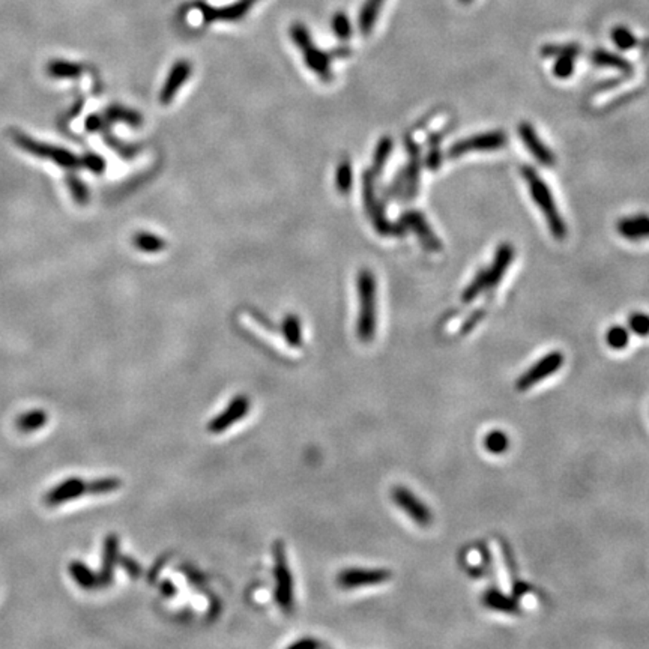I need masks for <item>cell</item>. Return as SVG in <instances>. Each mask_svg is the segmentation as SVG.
<instances>
[{
	"instance_id": "6da1fadb",
	"label": "cell",
	"mask_w": 649,
	"mask_h": 649,
	"mask_svg": "<svg viewBox=\"0 0 649 649\" xmlns=\"http://www.w3.org/2000/svg\"><path fill=\"white\" fill-rule=\"evenodd\" d=\"M359 299V313L356 322V335L359 341H373L377 328V286L372 271H359L356 278Z\"/></svg>"
},
{
	"instance_id": "7a4b0ae2",
	"label": "cell",
	"mask_w": 649,
	"mask_h": 649,
	"mask_svg": "<svg viewBox=\"0 0 649 649\" xmlns=\"http://www.w3.org/2000/svg\"><path fill=\"white\" fill-rule=\"evenodd\" d=\"M521 176H523L528 185L532 200L535 202L538 210L542 212L544 218H546L550 233L559 241L566 238V223L564 222L558 206H556L554 197L549 188V185L544 182V179L537 173V170L530 166L521 167Z\"/></svg>"
},
{
	"instance_id": "3957f363",
	"label": "cell",
	"mask_w": 649,
	"mask_h": 649,
	"mask_svg": "<svg viewBox=\"0 0 649 649\" xmlns=\"http://www.w3.org/2000/svg\"><path fill=\"white\" fill-rule=\"evenodd\" d=\"M274 576H275V600L278 606L286 613L291 615L295 606L293 597V578L291 568L287 565L284 544L281 541H275L274 549Z\"/></svg>"
},
{
	"instance_id": "277c9868",
	"label": "cell",
	"mask_w": 649,
	"mask_h": 649,
	"mask_svg": "<svg viewBox=\"0 0 649 649\" xmlns=\"http://www.w3.org/2000/svg\"><path fill=\"white\" fill-rule=\"evenodd\" d=\"M291 37L296 47L304 53L305 65L311 69L313 73L317 74L323 80L331 78V63L327 53L320 51L311 41L308 29L303 23H295L291 28Z\"/></svg>"
},
{
	"instance_id": "5b68a950",
	"label": "cell",
	"mask_w": 649,
	"mask_h": 649,
	"mask_svg": "<svg viewBox=\"0 0 649 649\" xmlns=\"http://www.w3.org/2000/svg\"><path fill=\"white\" fill-rule=\"evenodd\" d=\"M375 179L376 175L372 170H367L363 176V195H364V205H365V211L372 219V223L376 229L377 233L380 235H403L404 231L403 229L397 224L394 226L391 222H388L384 205H382L376 195L375 190Z\"/></svg>"
},
{
	"instance_id": "8992f818",
	"label": "cell",
	"mask_w": 649,
	"mask_h": 649,
	"mask_svg": "<svg viewBox=\"0 0 649 649\" xmlns=\"http://www.w3.org/2000/svg\"><path fill=\"white\" fill-rule=\"evenodd\" d=\"M14 140L21 149H25L26 152H29L32 155H37V157L44 158V159H50V161L56 162L57 166H62V167H66V169H77L81 164V161L78 159V157L75 154L69 152V150H66L63 147H56V146H51V145L35 142L33 138H30V137H28L25 134H18V133L14 134Z\"/></svg>"
},
{
	"instance_id": "52a82bcc",
	"label": "cell",
	"mask_w": 649,
	"mask_h": 649,
	"mask_svg": "<svg viewBox=\"0 0 649 649\" xmlns=\"http://www.w3.org/2000/svg\"><path fill=\"white\" fill-rule=\"evenodd\" d=\"M508 143V135L504 131H489L475 134L451 145L448 149L449 158H459L468 152H478V150H497L505 147Z\"/></svg>"
},
{
	"instance_id": "ba28073f",
	"label": "cell",
	"mask_w": 649,
	"mask_h": 649,
	"mask_svg": "<svg viewBox=\"0 0 649 649\" xmlns=\"http://www.w3.org/2000/svg\"><path fill=\"white\" fill-rule=\"evenodd\" d=\"M564 365V355L561 352H550L546 356H542L540 361H537L530 368L521 375L516 382L517 391H528L532 387H535L538 382L547 379L549 376L554 375L558 370Z\"/></svg>"
},
{
	"instance_id": "9c48e42d",
	"label": "cell",
	"mask_w": 649,
	"mask_h": 649,
	"mask_svg": "<svg viewBox=\"0 0 649 649\" xmlns=\"http://www.w3.org/2000/svg\"><path fill=\"white\" fill-rule=\"evenodd\" d=\"M399 226L403 229V231L409 230L412 231V233H415L425 250L433 251V253L442 250V242H440L439 236L435 233L432 226L428 224L427 218L424 217L423 212L420 211L404 212L400 218Z\"/></svg>"
},
{
	"instance_id": "30bf717a",
	"label": "cell",
	"mask_w": 649,
	"mask_h": 649,
	"mask_svg": "<svg viewBox=\"0 0 649 649\" xmlns=\"http://www.w3.org/2000/svg\"><path fill=\"white\" fill-rule=\"evenodd\" d=\"M391 497H392L394 504H396L399 508H401L416 525L428 526L433 521V516H432L430 509H428V507L421 499H418V497H416L409 489H406V487L403 485L392 487Z\"/></svg>"
},
{
	"instance_id": "8fae6325",
	"label": "cell",
	"mask_w": 649,
	"mask_h": 649,
	"mask_svg": "<svg viewBox=\"0 0 649 649\" xmlns=\"http://www.w3.org/2000/svg\"><path fill=\"white\" fill-rule=\"evenodd\" d=\"M392 573L385 568H347L337 576V582L344 589H353L359 586H372L388 582Z\"/></svg>"
},
{
	"instance_id": "7c38bea8",
	"label": "cell",
	"mask_w": 649,
	"mask_h": 649,
	"mask_svg": "<svg viewBox=\"0 0 649 649\" xmlns=\"http://www.w3.org/2000/svg\"><path fill=\"white\" fill-rule=\"evenodd\" d=\"M86 495H90V481L73 477L54 485L51 490L45 493L44 504L47 507H57L69 501H75Z\"/></svg>"
},
{
	"instance_id": "4fadbf2b",
	"label": "cell",
	"mask_w": 649,
	"mask_h": 649,
	"mask_svg": "<svg viewBox=\"0 0 649 649\" xmlns=\"http://www.w3.org/2000/svg\"><path fill=\"white\" fill-rule=\"evenodd\" d=\"M248 411H250V399L247 396H236L222 413L217 415L215 418L211 420V423L207 424V430L214 435L223 433L235 423L242 420L243 416L248 413Z\"/></svg>"
},
{
	"instance_id": "5bb4252c",
	"label": "cell",
	"mask_w": 649,
	"mask_h": 649,
	"mask_svg": "<svg viewBox=\"0 0 649 649\" xmlns=\"http://www.w3.org/2000/svg\"><path fill=\"white\" fill-rule=\"evenodd\" d=\"M518 135L521 138V142H523L525 147L532 154V157L540 162V164L546 166V167L554 166V162H556L554 154L546 146V143L541 140L537 130L529 122H521L518 125Z\"/></svg>"
},
{
	"instance_id": "9a60e30c",
	"label": "cell",
	"mask_w": 649,
	"mask_h": 649,
	"mask_svg": "<svg viewBox=\"0 0 649 649\" xmlns=\"http://www.w3.org/2000/svg\"><path fill=\"white\" fill-rule=\"evenodd\" d=\"M406 150H408V166L403 169V175L406 179V199H413L418 193L420 187V175H421V149L418 143L413 142L411 137L404 138Z\"/></svg>"
},
{
	"instance_id": "2e32d148",
	"label": "cell",
	"mask_w": 649,
	"mask_h": 649,
	"mask_svg": "<svg viewBox=\"0 0 649 649\" xmlns=\"http://www.w3.org/2000/svg\"><path fill=\"white\" fill-rule=\"evenodd\" d=\"M259 0H238V2L222 6V8H212V6H202V16L206 23L212 21H236L242 17H245L248 11L256 5Z\"/></svg>"
},
{
	"instance_id": "e0dca14e",
	"label": "cell",
	"mask_w": 649,
	"mask_h": 649,
	"mask_svg": "<svg viewBox=\"0 0 649 649\" xmlns=\"http://www.w3.org/2000/svg\"><path fill=\"white\" fill-rule=\"evenodd\" d=\"M191 75V63L188 61H178L173 68L170 69V74L167 80L164 81V86L161 89L159 94V101L162 104H170L173 98L176 97L178 90L185 85Z\"/></svg>"
},
{
	"instance_id": "ac0fdd59",
	"label": "cell",
	"mask_w": 649,
	"mask_h": 649,
	"mask_svg": "<svg viewBox=\"0 0 649 649\" xmlns=\"http://www.w3.org/2000/svg\"><path fill=\"white\" fill-rule=\"evenodd\" d=\"M119 561V538L114 534L106 537L102 549V566L98 573L101 588L110 586L114 577V566Z\"/></svg>"
},
{
	"instance_id": "d6986e66",
	"label": "cell",
	"mask_w": 649,
	"mask_h": 649,
	"mask_svg": "<svg viewBox=\"0 0 649 649\" xmlns=\"http://www.w3.org/2000/svg\"><path fill=\"white\" fill-rule=\"evenodd\" d=\"M618 233L633 242L649 239V215L636 214L621 218L617 224Z\"/></svg>"
},
{
	"instance_id": "ffe728a7",
	"label": "cell",
	"mask_w": 649,
	"mask_h": 649,
	"mask_svg": "<svg viewBox=\"0 0 649 649\" xmlns=\"http://www.w3.org/2000/svg\"><path fill=\"white\" fill-rule=\"evenodd\" d=\"M514 259V248L511 243H502V245L497 247L495 253V259L492 262V266L487 269V280H489V289L496 287L501 283L504 278L505 272L508 271L509 265H511Z\"/></svg>"
},
{
	"instance_id": "44dd1931",
	"label": "cell",
	"mask_w": 649,
	"mask_h": 649,
	"mask_svg": "<svg viewBox=\"0 0 649 649\" xmlns=\"http://www.w3.org/2000/svg\"><path fill=\"white\" fill-rule=\"evenodd\" d=\"M483 605L492 610L508 613V615H517V613L520 612V606L516 598L509 597L501 593V590L493 589V588L487 589L483 594Z\"/></svg>"
},
{
	"instance_id": "7402d4cb",
	"label": "cell",
	"mask_w": 649,
	"mask_h": 649,
	"mask_svg": "<svg viewBox=\"0 0 649 649\" xmlns=\"http://www.w3.org/2000/svg\"><path fill=\"white\" fill-rule=\"evenodd\" d=\"M68 571L71 574L73 581L85 590H95L99 589V577L95 571H92L90 568L81 561H73L68 565Z\"/></svg>"
},
{
	"instance_id": "603a6c76",
	"label": "cell",
	"mask_w": 649,
	"mask_h": 649,
	"mask_svg": "<svg viewBox=\"0 0 649 649\" xmlns=\"http://www.w3.org/2000/svg\"><path fill=\"white\" fill-rule=\"evenodd\" d=\"M384 2L385 0H365L361 8V13H359V17H358L359 30H361L364 35H368L375 29Z\"/></svg>"
},
{
	"instance_id": "cb8c5ba5",
	"label": "cell",
	"mask_w": 649,
	"mask_h": 649,
	"mask_svg": "<svg viewBox=\"0 0 649 649\" xmlns=\"http://www.w3.org/2000/svg\"><path fill=\"white\" fill-rule=\"evenodd\" d=\"M47 421H49L47 412L41 411V409H35L26 413H21L17 418L16 424L20 432L32 433V432H37L40 430V428H42L45 424H47Z\"/></svg>"
},
{
	"instance_id": "d4e9b609",
	"label": "cell",
	"mask_w": 649,
	"mask_h": 649,
	"mask_svg": "<svg viewBox=\"0 0 649 649\" xmlns=\"http://www.w3.org/2000/svg\"><path fill=\"white\" fill-rule=\"evenodd\" d=\"M590 59H593V63H595L597 66L615 68V69H618V71H622V73H630L631 71V65H630V62L627 59H624L622 56L615 54L612 51H607V50H595V51H593V56H590Z\"/></svg>"
},
{
	"instance_id": "484cf974",
	"label": "cell",
	"mask_w": 649,
	"mask_h": 649,
	"mask_svg": "<svg viewBox=\"0 0 649 649\" xmlns=\"http://www.w3.org/2000/svg\"><path fill=\"white\" fill-rule=\"evenodd\" d=\"M133 242L138 250L147 254H155L166 248V241L158 235L149 233V231H140V233H137Z\"/></svg>"
},
{
	"instance_id": "4316f807",
	"label": "cell",
	"mask_w": 649,
	"mask_h": 649,
	"mask_svg": "<svg viewBox=\"0 0 649 649\" xmlns=\"http://www.w3.org/2000/svg\"><path fill=\"white\" fill-rule=\"evenodd\" d=\"M281 331L289 344L293 347L303 346V328H301V322L295 315H289L284 317Z\"/></svg>"
},
{
	"instance_id": "83f0119b",
	"label": "cell",
	"mask_w": 649,
	"mask_h": 649,
	"mask_svg": "<svg viewBox=\"0 0 649 649\" xmlns=\"http://www.w3.org/2000/svg\"><path fill=\"white\" fill-rule=\"evenodd\" d=\"M392 138L391 137H384V138H380V142L377 143L376 146V150H375V155H373V167H372V171L375 173L376 176H379L382 170H384L385 164L388 162L389 159V155L392 152Z\"/></svg>"
},
{
	"instance_id": "f1b7e54d",
	"label": "cell",
	"mask_w": 649,
	"mask_h": 649,
	"mask_svg": "<svg viewBox=\"0 0 649 649\" xmlns=\"http://www.w3.org/2000/svg\"><path fill=\"white\" fill-rule=\"evenodd\" d=\"M47 71L54 78H77L81 74V66L68 61H53L47 65Z\"/></svg>"
},
{
	"instance_id": "f546056e",
	"label": "cell",
	"mask_w": 649,
	"mask_h": 649,
	"mask_svg": "<svg viewBox=\"0 0 649 649\" xmlns=\"http://www.w3.org/2000/svg\"><path fill=\"white\" fill-rule=\"evenodd\" d=\"M485 289H489V280H487V269H481V271L477 272V275L473 277V280L469 283V286L465 289V291H463L461 301L465 304H469L481 292H484Z\"/></svg>"
},
{
	"instance_id": "4dcf8cb0",
	"label": "cell",
	"mask_w": 649,
	"mask_h": 649,
	"mask_svg": "<svg viewBox=\"0 0 649 649\" xmlns=\"http://www.w3.org/2000/svg\"><path fill=\"white\" fill-rule=\"evenodd\" d=\"M352 182H353V171H352V164L351 161H341L340 166L337 167V173H335V187L341 193L347 194L352 188Z\"/></svg>"
},
{
	"instance_id": "1f68e13d",
	"label": "cell",
	"mask_w": 649,
	"mask_h": 649,
	"mask_svg": "<svg viewBox=\"0 0 649 649\" xmlns=\"http://www.w3.org/2000/svg\"><path fill=\"white\" fill-rule=\"evenodd\" d=\"M484 447L492 454H502L509 447V439L504 432L493 430L485 436Z\"/></svg>"
},
{
	"instance_id": "d6a6232c",
	"label": "cell",
	"mask_w": 649,
	"mask_h": 649,
	"mask_svg": "<svg viewBox=\"0 0 649 649\" xmlns=\"http://www.w3.org/2000/svg\"><path fill=\"white\" fill-rule=\"evenodd\" d=\"M440 142H442V134H433L428 140V154L425 158L427 167L432 171H436L442 162V149H440Z\"/></svg>"
},
{
	"instance_id": "836d02e7",
	"label": "cell",
	"mask_w": 649,
	"mask_h": 649,
	"mask_svg": "<svg viewBox=\"0 0 649 649\" xmlns=\"http://www.w3.org/2000/svg\"><path fill=\"white\" fill-rule=\"evenodd\" d=\"M107 118L113 122H123L131 126H140L142 125V116L134 110H128L125 107H111L107 111Z\"/></svg>"
},
{
	"instance_id": "e575fe53",
	"label": "cell",
	"mask_w": 649,
	"mask_h": 649,
	"mask_svg": "<svg viewBox=\"0 0 649 649\" xmlns=\"http://www.w3.org/2000/svg\"><path fill=\"white\" fill-rule=\"evenodd\" d=\"M606 341L613 351H622L630 343V332L624 327H612L606 334Z\"/></svg>"
},
{
	"instance_id": "d590c367",
	"label": "cell",
	"mask_w": 649,
	"mask_h": 649,
	"mask_svg": "<svg viewBox=\"0 0 649 649\" xmlns=\"http://www.w3.org/2000/svg\"><path fill=\"white\" fill-rule=\"evenodd\" d=\"M610 35H612V41L615 42V45L619 50H631L637 45V40L634 37V33L624 26H617L612 30Z\"/></svg>"
},
{
	"instance_id": "8d00e7d4",
	"label": "cell",
	"mask_w": 649,
	"mask_h": 649,
	"mask_svg": "<svg viewBox=\"0 0 649 649\" xmlns=\"http://www.w3.org/2000/svg\"><path fill=\"white\" fill-rule=\"evenodd\" d=\"M582 53L581 47L576 44H559V45H544L541 54L544 57H559V56H571L577 57Z\"/></svg>"
},
{
	"instance_id": "74e56055",
	"label": "cell",
	"mask_w": 649,
	"mask_h": 649,
	"mask_svg": "<svg viewBox=\"0 0 649 649\" xmlns=\"http://www.w3.org/2000/svg\"><path fill=\"white\" fill-rule=\"evenodd\" d=\"M576 57H571V56H559V57H556V61L553 63V75L554 77H558L561 80H565V78H570L574 73V68H576Z\"/></svg>"
},
{
	"instance_id": "f35d334b",
	"label": "cell",
	"mask_w": 649,
	"mask_h": 649,
	"mask_svg": "<svg viewBox=\"0 0 649 649\" xmlns=\"http://www.w3.org/2000/svg\"><path fill=\"white\" fill-rule=\"evenodd\" d=\"M121 487H122V480L114 478V477L94 480V481H90V495H106V493L121 489Z\"/></svg>"
},
{
	"instance_id": "ab89813d",
	"label": "cell",
	"mask_w": 649,
	"mask_h": 649,
	"mask_svg": "<svg viewBox=\"0 0 649 649\" xmlns=\"http://www.w3.org/2000/svg\"><path fill=\"white\" fill-rule=\"evenodd\" d=\"M332 30L337 35V38L341 41H347L352 35L351 21L344 13H337L332 18Z\"/></svg>"
},
{
	"instance_id": "60d3db41",
	"label": "cell",
	"mask_w": 649,
	"mask_h": 649,
	"mask_svg": "<svg viewBox=\"0 0 649 649\" xmlns=\"http://www.w3.org/2000/svg\"><path fill=\"white\" fill-rule=\"evenodd\" d=\"M629 328L633 334L639 337H648L649 335V316L645 313H633L629 317Z\"/></svg>"
},
{
	"instance_id": "b9f144b4",
	"label": "cell",
	"mask_w": 649,
	"mask_h": 649,
	"mask_svg": "<svg viewBox=\"0 0 649 649\" xmlns=\"http://www.w3.org/2000/svg\"><path fill=\"white\" fill-rule=\"evenodd\" d=\"M68 185H69V190H71V193L74 195V199L78 203H86L87 202L89 191H87V187L83 182L75 178V179L68 181Z\"/></svg>"
},
{
	"instance_id": "7bdbcfd3",
	"label": "cell",
	"mask_w": 649,
	"mask_h": 649,
	"mask_svg": "<svg viewBox=\"0 0 649 649\" xmlns=\"http://www.w3.org/2000/svg\"><path fill=\"white\" fill-rule=\"evenodd\" d=\"M83 162V166L90 170L92 173H102L104 169H106V161H104L99 155H95V154H89L85 157V159L81 161Z\"/></svg>"
},
{
	"instance_id": "ee69618b",
	"label": "cell",
	"mask_w": 649,
	"mask_h": 649,
	"mask_svg": "<svg viewBox=\"0 0 649 649\" xmlns=\"http://www.w3.org/2000/svg\"><path fill=\"white\" fill-rule=\"evenodd\" d=\"M119 562L123 566V570L131 576V578H137L138 576H140L142 573L140 565H138L133 558H130V556H121Z\"/></svg>"
},
{
	"instance_id": "f6af8a7d",
	"label": "cell",
	"mask_w": 649,
	"mask_h": 649,
	"mask_svg": "<svg viewBox=\"0 0 649 649\" xmlns=\"http://www.w3.org/2000/svg\"><path fill=\"white\" fill-rule=\"evenodd\" d=\"M322 643L316 642L313 639H305V641H298L292 645V648H320Z\"/></svg>"
},
{
	"instance_id": "bcb514c9",
	"label": "cell",
	"mask_w": 649,
	"mask_h": 649,
	"mask_svg": "<svg viewBox=\"0 0 649 649\" xmlns=\"http://www.w3.org/2000/svg\"><path fill=\"white\" fill-rule=\"evenodd\" d=\"M102 126V121L98 118V116H90L87 121V130L89 131H97Z\"/></svg>"
},
{
	"instance_id": "7dc6e473",
	"label": "cell",
	"mask_w": 649,
	"mask_h": 649,
	"mask_svg": "<svg viewBox=\"0 0 649 649\" xmlns=\"http://www.w3.org/2000/svg\"><path fill=\"white\" fill-rule=\"evenodd\" d=\"M460 2H461V4H471L472 0H460Z\"/></svg>"
}]
</instances>
